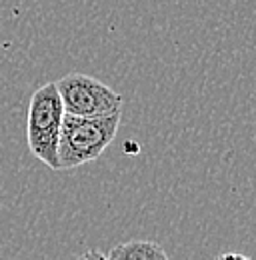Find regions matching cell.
Segmentation results:
<instances>
[{"mask_svg": "<svg viewBox=\"0 0 256 260\" xmlns=\"http://www.w3.org/2000/svg\"><path fill=\"white\" fill-rule=\"evenodd\" d=\"M120 124V112L108 116H62L58 138V170H70L96 160L114 140Z\"/></svg>", "mask_w": 256, "mask_h": 260, "instance_id": "6da1fadb", "label": "cell"}, {"mask_svg": "<svg viewBox=\"0 0 256 260\" xmlns=\"http://www.w3.org/2000/svg\"><path fill=\"white\" fill-rule=\"evenodd\" d=\"M64 108L56 82H46L32 92L26 122V140L32 156L52 170H58V138Z\"/></svg>", "mask_w": 256, "mask_h": 260, "instance_id": "7a4b0ae2", "label": "cell"}, {"mask_svg": "<svg viewBox=\"0 0 256 260\" xmlns=\"http://www.w3.org/2000/svg\"><path fill=\"white\" fill-rule=\"evenodd\" d=\"M56 88L64 112L72 116H108L122 108V96L88 74L70 72L56 80Z\"/></svg>", "mask_w": 256, "mask_h": 260, "instance_id": "3957f363", "label": "cell"}, {"mask_svg": "<svg viewBox=\"0 0 256 260\" xmlns=\"http://www.w3.org/2000/svg\"><path fill=\"white\" fill-rule=\"evenodd\" d=\"M108 260H170L166 256V252L162 250V246L152 242V240H130L116 244Z\"/></svg>", "mask_w": 256, "mask_h": 260, "instance_id": "277c9868", "label": "cell"}, {"mask_svg": "<svg viewBox=\"0 0 256 260\" xmlns=\"http://www.w3.org/2000/svg\"><path fill=\"white\" fill-rule=\"evenodd\" d=\"M78 260H108V256H104L100 250H88V252H84Z\"/></svg>", "mask_w": 256, "mask_h": 260, "instance_id": "5b68a950", "label": "cell"}, {"mask_svg": "<svg viewBox=\"0 0 256 260\" xmlns=\"http://www.w3.org/2000/svg\"><path fill=\"white\" fill-rule=\"evenodd\" d=\"M218 260H252V258H248L242 252H224V254L218 256Z\"/></svg>", "mask_w": 256, "mask_h": 260, "instance_id": "8992f818", "label": "cell"}]
</instances>
